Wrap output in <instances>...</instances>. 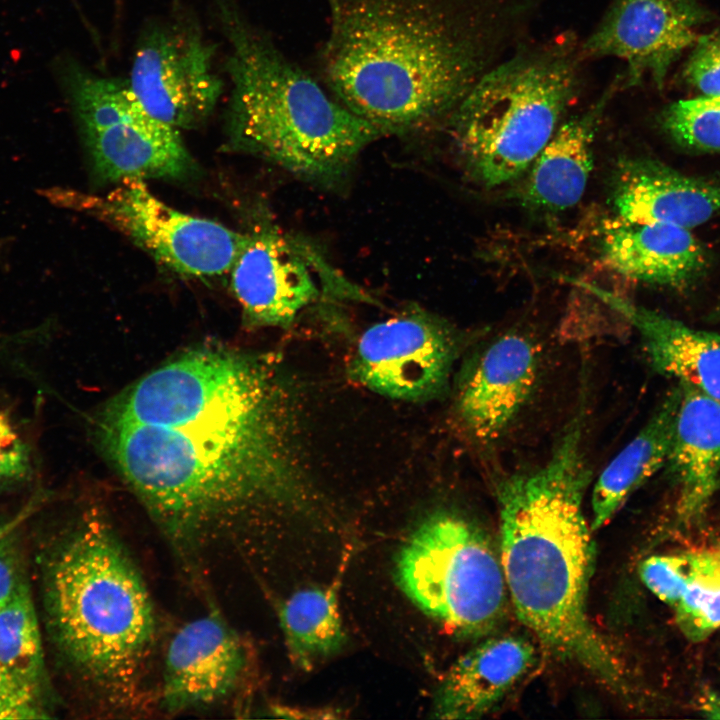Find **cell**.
<instances>
[{"mask_svg":"<svg viewBox=\"0 0 720 720\" xmlns=\"http://www.w3.org/2000/svg\"><path fill=\"white\" fill-rule=\"evenodd\" d=\"M295 401L272 355L192 347L95 420L99 447L186 568L306 499Z\"/></svg>","mask_w":720,"mask_h":720,"instance_id":"cell-1","label":"cell"},{"mask_svg":"<svg viewBox=\"0 0 720 720\" xmlns=\"http://www.w3.org/2000/svg\"><path fill=\"white\" fill-rule=\"evenodd\" d=\"M326 89L384 135L446 122L486 71L479 0H326Z\"/></svg>","mask_w":720,"mask_h":720,"instance_id":"cell-2","label":"cell"},{"mask_svg":"<svg viewBox=\"0 0 720 720\" xmlns=\"http://www.w3.org/2000/svg\"><path fill=\"white\" fill-rule=\"evenodd\" d=\"M585 403L543 464L496 480L499 555L519 620L554 656L618 691L624 669L587 612L594 544L583 510L592 476Z\"/></svg>","mask_w":720,"mask_h":720,"instance_id":"cell-3","label":"cell"},{"mask_svg":"<svg viewBox=\"0 0 720 720\" xmlns=\"http://www.w3.org/2000/svg\"><path fill=\"white\" fill-rule=\"evenodd\" d=\"M212 14L227 47L225 127L232 150L304 180L332 184L384 136L290 60L236 0H212Z\"/></svg>","mask_w":720,"mask_h":720,"instance_id":"cell-4","label":"cell"},{"mask_svg":"<svg viewBox=\"0 0 720 720\" xmlns=\"http://www.w3.org/2000/svg\"><path fill=\"white\" fill-rule=\"evenodd\" d=\"M49 625L78 674L113 704L136 696L155 639L144 580L112 528L94 514L49 553L44 566Z\"/></svg>","mask_w":720,"mask_h":720,"instance_id":"cell-5","label":"cell"},{"mask_svg":"<svg viewBox=\"0 0 720 720\" xmlns=\"http://www.w3.org/2000/svg\"><path fill=\"white\" fill-rule=\"evenodd\" d=\"M578 88V60L567 45L487 69L446 121L472 175L490 188L526 173Z\"/></svg>","mask_w":720,"mask_h":720,"instance_id":"cell-6","label":"cell"},{"mask_svg":"<svg viewBox=\"0 0 720 720\" xmlns=\"http://www.w3.org/2000/svg\"><path fill=\"white\" fill-rule=\"evenodd\" d=\"M396 575L418 608L461 635H487L505 616L509 595L499 552L462 512L427 515L401 548Z\"/></svg>","mask_w":720,"mask_h":720,"instance_id":"cell-7","label":"cell"},{"mask_svg":"<svg viewBox=\"0 0 720 720\" xmlns=\"http://www.w3.org/2000/svg\"><path fill=\"white\" fill-rule=\"evenodd\" d=\"M60 80L99 178L176 179L193 171L180 130L150 115L126 79L68 59L60 66Z\"/></svg>","mask_w":720,"mask_h":720,"instance_id":"cell-8","label":"cell"},{"mask_svg":"<svg viewBox=\"0 0 720 720\" xmlns=\"http://www.w3.org/2000/svg\"><path fill=\"white\" fill-rule=\"evenodd\" d=\"M217 52L193 10L175 2L142 26L126 80L150 115L191 129L210 117L226 88Z\"/></svg>","mask_w":720,"mask_h":720,"instance_id":"cell-9","label":"cell"},{"mask_svg":"<svg viewBox=\"0 0 720 720\" xmlns=\"http://www.w3.org/2000/svg\"><path fill=\"white\" fill-rule=\"evenodd\" d=\"M52 194L58 203L98 219L183 277L207 279L229 273L246 237L170 207L142 179H124L104 196L64 189Z\"/></svg>","mask_w":720,"mask_h":720,"instance_id":"cell-10","label":"cell"},{"mask_svg":"<svg viewBox=\"0 0 720 720\" xmlns=\"http://www.w3.org/2000/svg\"><path fill=\"white\" fill-rule=\"evenodd\" d=\"M464 339L440 318L409 310L369 326L349 366L354 381L382 396L426 401L447 391Z\"/></svg>","mask_w":720,"mask_h":720,"instance_id":"cell-11","label":"cell"},{"mask_svg":"<svg viewBox=\"0 0 720 720\" xmlns=\"http://www.w3.org/2000/svg\"><path fill=\"white\" fill-rule=\"evenodd\" d=\"M543 352L536 337L508 330L469 354L457 379L453 408L473 444L489 450L515 428L539 390Z\"/></svg>","mask_w":720,"mask_h":720,"instance_id":"cell-12","label":"cell"},{"mask_svg":"<svg viewBox=\"0 0 720 720\" xmlns=\"http://www.w3.org/2000/svg\"><path fill=\"white\" fill-rule=\"evenodd\" d=\"M229 274L248 328H289L328 280H339L312 247L273 226L246 233Z\"/></svg>","mask_w":720,"mask_h":720,"instance_id":"cell-13","label":"cell"},{"mask_svg":"<svg viewBox=\"0 0 720 720\" xmlns=\"http://www.w3.org/2000/svg\"><path fill=\"white\" fill-rule=\"evenodd\" d=\"M703 20L694 0H613L583 50L623 60L630 84L649 75L661 87L670 65L700 38Z\"/></svg>","mask_w":720,"mask_h":720,"instance_id":"cell-14","label":"cell"},{"mask_svg":"<svg viewBox=\"0 0 720 720\" xmlns=\"http://www.w3.org/2000/svg\"><path fill=\"white\" fill-rule=\"evenodd\" d=\"M248 666L240 636L213 609L182 625L165 653L161 708L179 713L207 706L230 695Z\"/></svg>","mask_w":720,"mask_h":720,"instance_id":"cell-15","label":"cell"},{"mask_svg":"<svg viewBox=\"0 0 720 720\" xmlns=\"http://www.w3.org/2000/svg\"><path fill=\"white\" fill-rule=\"evenodd\" d=\"M611 200L618 217L692 229L720 216V184L684 174L648 157L615 167Z\"/></svg>","mask_w":720,"mask_h":720,"instance_id":"cell-16","label":"cell"},{"mask_svg":"<svg viewBox=\"0 0 720 720\" xmlns=\"http://www.w3.org/2000/svg\"><path fill=\"white\" fill-rule=\"evenodd\" d=\"M598 248L602 261L618 274L676 288L699 277L708 260L690 229L618 216L602 223Z\"/></svg>","mask_w":720,"mask_h":720,"instance_id":"cell-17","label":"cell"},{"mask_svg":"<svg viewBox=\"0 0 720 720\" xmlns=\"http://www.w3.org/2000/svg\"><path fill=\"white\" fill-rule=\"evenodd\" d=\"M579 284L635 328L647 360L657 373L720 400V334L692 328L596 286Z\"/></svg>","mask_w":720,"mask_h":720,"instance_id":"cell-18","label":"cell"},{"mask_svg":"<svg viewBox=\"0 0 720 720\" xmlns=\"http://www.w3.org/2000/svg\"><path fill=\"white\" fill-rule=\"evenodd\" d=\"M535 663L532 643L517 635L485 639L447 672L434 701V717L477 719L490 713Z\"/></svg>","mask_w":720,"mask_h":720,"instance_id":"cell-19","label":"cell"},{"mask_svg":"<svg viewBox=\"0 0 720 720\" xmlns=\"http://www.w3.org/2000/svg\"><path fill=\"white\" fill-rule=\"evenodd\" d=\"M681 398L666 463L678 486L677 514L690 523L703 515L720 479V400L678 383Z\"/></svg>","mask_w":720,"mask_h":720,"instance_id":"cell-20","label":"cell"},{"mask_svg":"<svg viewBox=\"0 0 720 720\" xmlns=\"http://www.w3.org/2000/svg\"><path fill=\"white\" fill-rule=\"evenodd\" d=\"M561 123L528 168L523 201L537 209L562 212L582 198L593 169V142L610 97Z\"/></svg>","mask_w":720,"mask_h":720,"instance_id":"cell-21","label":"cell"},{"mask_svg":"<svg viewBox=\"0 0 720 720\" xmlns=\"http://www.w3.org/2000/svg\"><path fill=\"white\" fill-rule=\"evenodd\" d=\"M680 398L678 384L600 473L592 490V530L606 525L632 493L666 465Z\"/></svg>","mask_w":720,"mask_h":720,"instance_id":"cell-22","label":"cell"},{"mask_svg":"<svg viewBox=\"0 0 720 720\" xmlns=\"http://www.w3.org/2000/svg\"><path fill=\"white\" fill-rule=\"evenodd\" d=\"M339 576L329 586L299 590L279 605L288 656L302 670H311L345 643L338 605Z\"/></svg>","mask_w":720,"mask_h":720,"instance_id":"cell-23","label":"cell"},{"mask_svg":"<svg viewBox=\"0 0 720 720\" xmlns=\"http://www.w3.org/2000/svg\"><path fill=\"white\" fill-rule=\"evenodd\" d=\"M0 666L42 693L45 672L40 630L27 582L0 606Z\"/></svg>","mask_w":720,"mask_h":720,"instance_id":"cell-24","label":"cell"},{"mask_svg":"<svg viewBox=\"0 0 720 720\" xmlns=\"http://www.w3.org/2000/svg\"><path fill=\"white\" fill-rule=\"evenodd\" d=\"M684 554L691 577L673 609L681 632L698 642L720 629V575L705 563L697 549Z\"/></svg>","mask_w":720,"mask_h":720,"instance_id":"cell-25","label":"cell"},{"mask_svg":"<svg viewBox=\"0 0 720 720\" xmlns=\"http://www.w3.org/2000/svg\"><path fill=\"white\" fill-rule=\"evenodd\" d=\"M664 131L678 145L720 154V96H702L670 104L661 115Z\"/></svg>","mask_w":720,"mask_h":720,"instance_id":"cell-26","label":"cell"},{"mask_svg":"<svg viewBox=\"0 0 720 720\" xmlns=\"http://www.w3.org/2000/svg\"><path fill=\"white\" fill-rule=\"evenodd\" d=\"M644 585L662 602L674 608L691 577L684 553L653 555L640 564Z\"/></svg>","mask_w":720,"mask_h":720,"instance_id":"cell-27","label":"cell"},{"mask_svg":"<svg viewBox=\"0 0 720 720\" xmlns=\"http://www.w3.org/2000/svg\"><path fill=\"white\" fill-rule=\"evenodd\" d=\"M684 74L703 96H720V30L698 39Z\"/></svg>","mask_w":720,"mask_h":720,"instance_id":"cell-28","label":"cell"},{"mask_svg":"<svg viewBox=\"0 0 720 720\" xmlns=\"http://www.w3.org/2000/svg\"><path fill=\"white\" fill-rule=\"evenodd\" d=\"M41 696L0 666V720L47 718Z\"/></svg>","mask_w":720,"mask_h":720,"instance_id":"cell-29","label":"cell"},{"mask_svg":"<svg viewBox=\"0 0 720 720\" xmlns=\"http://www.w3.org/2000/svg\"><path fill=\"white\" fill-rule=\"evenodd\" d=\"M30 469L26 443L9 417L0 411V485L23 480L30 473Z\"/></svg>","mask_w":720,"mask_h":720,"instance_id":"cell-30","label":"cell"},{"mask_svg":"<svg viewBox=\"0 0 720 720\" xmlns=\"http://www.w3.org/2000/svg\"><path fill=\"white\" fill-rule=\"evenodd\" d=\"M25 582L15 539L0 538V606L7 603Z\"/></svg>","mask_w":720,"mask_h":720,"instance_id":"cell-31","label":"cell"},{"mask_svg":"<svg viewBox=\"0 0 720 720\" xmlns=\"http://www.w3.org/2000/svg\"><path fill=\"white\" fill-rule=\"evenodd\" d=\"M269 712L273 716H277L280 718H291V719H332V718H339L338 715L339 712L332 709H306V708H296L291 707L287 705H272L269 709Z\"/></svg>","mask_w":720,"mask_h":720,"instance_id":"cell-32","label":"cell"},{"mask_svg":"<svg viewBox=\"0 0 720 720\" xmlns=\"http://www.w3.org/2000/svg\"><path fill=\"white\" fill-rule=\"evenodd\" d=\"M697 707L707 718L720 719V694L704 689L698 696Z\"/></svg>","mask_w":720,"mask_h":720,"instance_id":"cell-33","label":"cell"},{"mask_svg":"<svg viewBox=\"0 0 720 720\" xmlns=\"http://www.w3.org/2000/svg\"><path fill=\"white\" fill-rule=\"evenodd\" d=\"M705 563L720 575V548L697 549Z\"/></svg>","mask_w":720,"mask_h":720,"instance_id":"cell-34","label":"cell"},{"mask_svg":"<svg viewBox=\"0 0 720 720\" xmlns=\"http://www.w3.org/2000/svg\"><path fill=\"white\" fill-rule=\"evenodd\" d=\"M717 489L720 490V479H719V482H718Z\"/></svg>","mask_w":720,"mask_h":720,"instance_id":"cell-35","label":"cell"}]
</instances>
